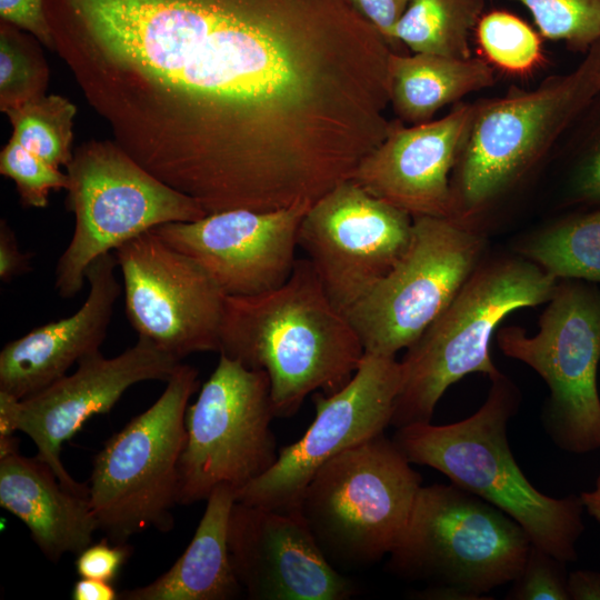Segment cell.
Returning <instances> with one entry per match:
<instances>
[{
	"mask_svg": "<svg viewBox=\"0 0 600 600\" xmlns=\"http://www.w3.org/2000/svg\"><path fill=\"white\" fill-rule=\"evenodd\" d=\"M116 144L207 213L313 203L376 146L390 47L349 0H44Z\"/></svg>",
	"mask_w": 600,
	"mask_h": 600,
	"instance_id": "obj_1",
	"label": "cell"
},
{
	"mask_svg": "<svg viewBox=\"0 0 600 600\" xmlns=\"http://www.w3.org/2000/svg\"><path fill=\"white\" fill-rule=\"evenodd\" d=\"M219 353L263 370L276 418H290L308 394L342 389L364 348L307 258L297 259L289 279L274 290L227 296Z\"/></svg>",
	"mask_w": 600,
	"mask_h": 600,
	"instance_id": "obj_2",
	"label": "cell"
},
{
	"mask_svg": "<svg viewBox=\"0 0 600 600\" xmlns=\"http://www.w3.org/2000/svg\"><path fill=\"white\" fill-rule=\"evenodd\" d=\"M490 380L486 401L470 417L441 426L407 424L397 428L393 441L411 463L441 472L451 483L502 510L522 527L532 544L566 563L574 562L584 531L581 497H549L528 480L507 433L520 392L502 373Z\"/></svg>",
	"mask_w": 600,
	"mask_h": 600,
	"instance_id": "obj_3",
	"label": "cell"
},
{
	"mask_svg": "<svg viewBox=\"0 0 600 600\" xmlns=\"http://www.w3.org/2000/svg\"><path fill=\"white\" fill-rule=\"evenodd\" d=\"M558 281L526 258L480 262L449 306L407 348L391 426L431 422L446 390L467 374L499 376L490 354L499 323L512 311L548 302Z\"/></svg>",
	"mask_w": 600,
	"mask_h": 600,
	"instance_id": "obj_4",
	"label": "cell"
},
{
	"mask_svg": "<svg viewBox=\"0 0 600 600\" xmlns=\"http://www.w3.org/2000/svg\"><path fill=\"white\" fill-rule=\"evenodd\" d=\"M600 93V40L571 72L478 101L451 174L454 219L472 223L544 156Z\"/></svg>",
	"mask_w": 600,
	"mask_h": 600,
	"instance_id": "obj_5",
	"label": "cell"
},
{
	"mask_svg": "<svg viewBox=\"0 0 600 600\" xmlns=\"http://www.w3.org/2000/svg\"><path fill=\"white\" fill-rule=\"evenodd\" d=\"M421 483L401 449L382 433L324 463L304 488L298 513L336 569L363 568L390 553Z\"/></svg>",
	"mask_w": 600,
	"mask_h": 600,
	"instance_id": "obj_6",
	"label": "cell"
},
{
	"mask_svg": "<svg viewBox=\"0 0 600 600\" xmlns=\"http://www.w3.org/2000/svg\"><path fill=\"white\" fill-rule=\"evenodd\" d=\"M530 547L527 532L502 510L451 482L436 483L420 488L387 569L487 600L518 577Z\"/></svg>",
	"mask_w": 600,
	"mask_h": 600,
	"instance_id": "obj_7",
	"label": "cell"
},
{
	"mask_svg": "<svg viewBox=\"0 0 600 600\" xmlns=\"http://www.w3.org/2000/svg\"><path fill=\"white\" fill-rule=\"evenodd\" d=\"M198 387V370L180 363L158 400L112 434L94 457L89 503L111 541L173 527L186 411Z\"/></svg>",
	"mask_w": 600,
	"mask_h": 600,
	"instance_id": "obj_8",
	"label": "cell"
},
{
	"mask_svg": "<svg viewBox=\"0 0 600 600\" xmlns=\"http://www.w3.org/2000/svg\"><path fill=\"white\" fill-rule=\"evenodd\" d=\"M67 173L66 207L76 224L54 271V289L64 299L82 290L87 269L98 257L158 226L208 214L112 142L81 146Z\"/></svg>",
	"mask_w": 600,
	"mask_h": 600,
	"instance_id": "obj_9",
	"label": "cell"
},
{
	"mask_svg": "<svg viewBox=\"0 0 600 600\" xmlns=\"http://www.w3.org/2000/svg\"><path fill=\"white\" fill-rule=\"evenodd\" d=\"M548 302L534 336L507 327L497 333L498 344L547 383L541 420L551 441L568 453H590L600 449V289L583 280H559Z\"/></svg>",
	"mask_w": 600,
	"mask_h": 600,
	"instance_id": "obj_10",
	"label": "cell"
},
{
	"mask_svg": "<svg viewBox=\"0 0 600 600\" xmlns=\"http://www.w3.org/2000/svg\"><path fill=\"white\" fill-rule=\"evenodd\" d=\"M484 246L472 223L413 218L403 254L344 313L364 352L396 357L417 341L480 264Z\"/></svg>",
	"mask_w": 600,
	"mask_h": 600,
	"instance_id": "obj_11",
	"label": "cell"
},
{
	"mask_svg": "<svg viewBox=\"0 0 600 600\" xmlns=\"http://www.w3.org/2000/svg\"><path fill=\"white\" fill-rule=\"evenodd\" d=\"M273 418L267 373L220 353L186 411L178 503L207 500L221 486L237 493L266 473L279 454Z\"/></svg>",
	"mask_w": 600,
	"mask_h": 600,
	"instance_id": "obj_12",
	"label": "cell"
},
{
	"mask_svg": "<svg viewBox=\"0 0 600 600\" xmlns=\"http://www.w3.org/2000/svg\"><path fill=\"white\" fill-rule=\"evenodd\" d=\"M402 368L396 357L364 352L351 380L339 391L313 393L316 416L302 437L279 450L274 464L236 493V501L298 512L301 494L329 460L391 426Z\"/></svg>",
	"mask_w": 600,
	"mask_h": 600,
	"instance_id": "obj_13",
	"label": "cell"
},
{
	"mask_svg": "<svg viewBox=\"0 0 600 600\" xmlns=\"http://www.w3.org/2000/svg\"><path fill=\"white\" fill-rule=\"evenodd\" d=\"M114 257L138 337L179 360L219 352L227 296L201 264L151 231L118 247Z\"/></svg>",
	"mask_w": 600,
	"mask_h": 600,
	"instance_id": "obj_14",
	"label": "cell"
},
{
	"mask_svg": "<svg viewBox=\"0 0 600 600\" xmlns=\"http://www.w3.org/2000/svg\"><path fill=\"white\" fill-rule=\"evenodd\" d=\"M413 218L349 179L313 202L299 228L308 256L334 307L346 313L406 251Z\"/></svg>",
	"mask_w": 600,
	"mask_h": 600,
	"instance_id": "obj_15",
	"label": "cell"
},
{
	"mask_svg": "<svg viewBox=\"0 0 600 600\" xmlns=\"http://www.w3.org/2000/svg\"><path fill=\"white\" fill-rule=\"evenodd\" d=\"M310 206L232 209L150 231L193 258L226 296L251 297L279 288L291 276L300 223Z\"/></svg>",
	"mask_w": 600,
	"mask_h": 600,
	"instance_id": "obj_16",
	"label": "cell"
},
{
	"mask_svg": "<svg viewBox=\"0 0 600 600\" xmlns=\"http://www.w3.org/2000/svg\"><path fill=\"white\" fill-rule=\"evenodd\" d=\"M179 364V359L141 337L114 358L92 353L78 362L72 374L21 400L19 430L34 442L36 457L66 489L89 497V484L76 481L62 464L63 442L94 414L109 412L131 386L149 380L167 382Z\"/></svg>",
	"mask_w": 600,
	"mask_h": 600,
	"instance_id": "obj_17",
	"label": "cell"
},
{
	"mask_svg": "<svg viewBox=\"0 0 600 600\" xmlns=\"http://www.w3.org/2000/svg\"><path fill=\"white\" fill-rule=\"evenodd\" d=\"M228 548L249 599L347 600L357 592L328 561L298 512L234 501Z\"/></svg>",
	"mask_w": 600,
	"mask_h": 600,
	"instance_id": "obj_18",
	"label": "cell"
},
{
	"mask_svg": "<svg viewBox=\"0 0 600 600\" xmlns=\"http://www.w3.org/2000/svg\"><path fill=\"white\" fill-rule=\"evenodd\" d=\"M472 114L459 103L438 120L404 127L392 121L383 141L351 180L376 198L416 217L454 219L451 174Z\"/></svg>",
	"mask_w": 600,
	"mask_h": 600,
	"instance_id": "obj_19",
	"label": "cell"
},
{
	"mask_svg": "<svg viewBox=\"0 0 600 600\" xmlns=\"http://www.w3.org/2000/svg\"><path fill=\"white\" fill-rule=\"evenodd\" d=\"M117 266L114 253L98 257L87 269L89 293L77 312L39 326L2 348L0 390L22 400L100 351L121 292Z\"/></svg>",
	"mask_w": 600,
	"mask_h": 600,
	"instance_id": "obj_20",
	"label": "cell"
},
{
	"mask_svg": "<svg viewBox=\"0 0 600 600\" xmlns=\"http://www.w3.org/2000/svg\"><path fill=\"white\" fill-rule=\"evenodd\" d=\"M0 506L27 526L51 561L78 554L99 529L89 497L66 489L46 463L18 451L0 459Z\"/></svg>",
	"mask_w": 600,
	"mask_h": 600,
	"instance_id": "obj_21",
	"label": "cell"
},
{
	"mask_svg": "<svg viewBox=\"0 0 600 600\" xmlns=\"http://www.w3.org/2000/svg\"><path fill=\"white\" fill-rule=\"evenodd\" d=\"M192 540L163 574L151 583L119 593L123 600H230L242 588L234 574L228 523L236 492L227 486L208 497Z\"/></svg>",
	"mask_w": 600,
	"mask_h": 600,
	"instance_id": "obj_22",
	"label": "cell"
},
{
	"mask_svg": "<svg viewBox=\"0 0 600 600\" xmlns=\"http://www.w3.org/2000/svg\"><path fill=\"white\" fill-rule=\"evenodd\" d=\"M388 74L390 104L411 126L430 121L441 108L494 83L491 64L478 57L391 51Z\"/></svg>",
	"mask_w": 600,
	"mask_h": 600,
	"instance_id": "obj_23",
	"label": "cell"
},
{
	"mask_svg": "<svg viewBox=\"0 0 600 600\" xmlns=\"http://www.w3.org/2000/svg\"><path fill=\"white\" fill-rule=\"evenodd\" d=\"M484 0H409L392 38L413 53L471 58L470 36Z\"/></svg>",
	"mask_w": 600,
	"mask_h": 600,
	"instance_id": "obj_24",
	"label": "cell"
},
{
	"mask_svg": "<svg viewBox=\"0 0 600 600\" xmlns=\"http://www.w3.org/2000/svg\"><path fill=\"white\" fill-rule=\"evenodd\" d=\"M520 251L557 280L600 283V207L551 224Z\"/></svg>",
	"mask_w": 600,
	"mask_h": 600,
	"instance_id": "obj_25",
	"label": "cell"
},
{
	"mask_svg": "<svg viewBox=\"0 0 600 600\" xmlns=\"http://www.w3.org/2000/svg\"><path fill=\"white\" fill-rule=\"evenodd\" d=\"M4 113L13 128L12 139L53 167H68L73 157V103L60 96H42Z\"/></svg>",
	"mask_w": 600,
	"mask_h": 600,
	"instance_id": "obj_26",
	"label": "cell"
},
{
	"mask_svg": "<svg viewBox=\"0 0 600 600\" xmlns=\"http://www.w3.org/2000/svg\"><path fill=\"white\" fill-rule=\"evenodd\" d=\"M474 36L483 59L507 73L526 76L543 60L541 34L509 11L481 14Z\"/></svg>",
	"mask_w": 600,
	"mask_h": 600,
	"instance_id": "obj_27",
	"label": "cell"
},
{
	"mask_svg": "<svg viewBox=\"0 0 600 600\" xmlns=\"http://www.w3.org/2000/svg\"><path fill=\"white\" fill-rule=\"evenodd\" d=\"M48 67L38 50L7 24L0 32V109H16L44 96Z\"/></svg>",
	"mask_w": 600,
	"mask_h": 600,
	"instance_id": "obj_28",
	"label": "cell"
},
{
	"mask_svg": "<svg viewBox=\"0 0 600 600\" xmlns=\"http://www.w3.org/2000/svg\"><path fill=\"white\" fill-rule=\"evenodd\" d=\"M524 6L549 40L587 52L600 40V0H516Z\"/></svg>",
	"mask_w": 600,
	"mask_h": 600,
	"instance_id": "obj_29",
	"label": "cell"
},
{
	"mask_svg": "<svg viewBox=\"0 0 600 600\" xmlns=\"http://www.w3.org/2000/svg\"><path fill=\"white\" fill-rule=\"evenodd\" d=\"M0 172L17 187L26 207L44 208L51 191L67 189L68 173L10 139L0 153Z\"/></svg>",
	"mask_w": 600,
	"mask_h": 600,
	"instance_id": "obj_30",
	"label": "cell"
},
{
	"mask_svg": "<svg viewBox=\"0 0 600 600\" xmlns=\"http://www.w3.org/2000/svg\"><path fill=\"white\" fill-rule=\"evenodd\" d=\"M588 120L577 144L569 176V197L580 204L600 207V93L583 111Z\"/></svg>",
	"mask_w": 600,
	"mask_h": 600,
	"instance_id": "obj_31",
	"label": "cell"
},
{
	"mask_svg": "<svg viewBox=\"0 0 600 600\" xmlns=\"http://www.w3.org/2000/svg\"><path fill=\"white\" fill-rule=\"evenodd\" d=\"M566 562L531 543L509 600H570Z\"/></svg>",
	"mask_w": 600,
	"mask_h": 600,
	"instance_id": "obj_32",
	"label": "cell"
},
{
	"mask_svg": "<svg viewBox=\"0 0 600 600\" xmlns=\"http://www.w3.org/2000/svg\"><path fill=\"white\" fill-rule=\"evenodd\" d=\"M130 553L131 548L127 542H113L106 537L97 543H90L77 554V573L81 578L112 582Z\"/></svg>",
	"mask_w": 600,
	"mask_h": 600,
	"instance_id": "obj_33",
	"label": "cell"
},
{
	"mask_svg": "<svg viewBox=\"0 0 600 600\" xmlns=\"http://www.w3.org/2000/svg\"><path fill=\"white\" fill-rule=\"evenodd\" d=\"M0 16L6 22L29 31L40 42L54 49L43 0H0Z\"/></svg>",
	"mask_w": 600,
	"mask_h": 600,
	"instance_id": "obj_34",
	"label": "cell"
},
{
	"mask_svg": "<svg viewBox=\"0 0 600 600\" xmlns=\"http://www.w3.org/2000/svg\"><path fill=\"white\" fill-rule=\"evenodd\" d=\"M349 2L396 51L397 44L392 32L409 0H349Z\"/></svg>",
	"mask_w": 600,
	"mask_h": 600,
	"instance_id": "obj_35",
	"label": "cell"
},
{
	"mask_svg": "<svg viewBox=\"0 0 600 600\" xmlns=\"http://www.w3.org/2000/svg\"><path fill=\"white\" fill-rule=\"evenodd\" d=\"M32 254L19 249L14 231L2 219L0 221V279L10 282L13 278L31 270Z\"/></svg>",
	"mask_w": 600,
	"mask_h": 600,
	"instance_id": "obj_36",
	"label": "cell"
},
{
	"mask_svg": "<svg viewBox=\"0 0 600 600\" xmlns=\"http://www.w3.org/2000/svg\"><path fill=\"white\" fill-rule=\"evenodd\" d=\"M570 600H600V573L592 570H574L568 574Z\"/></svg>",
	"mask_w": 600,
	"mask_h": 600,
	"instance_id": "obj_37",
	"label": "cell"
},
{
	"mask_svg": "<svg viewBox=\"0 0 600 600\" xmlns=\"http://www.w3.org/2000/svg\"><path fill=\"white\" fill-rule=\"evenodd\" d=\"M73 600H116L119 599L114 587L111 582L81 578L72 589Z\"/></svg>",
	"mask_w": 600,
	"mask_h": 600,
	"instance_id": "obj_38",
	"label": "cell"
},
{
	"mask_svg": "<svg viewBox=\"0 0 600 600\" xmlns=\"http://www.w3.org/2000/svg\"><path fill=\"white\" fill-rule=\"evenodd\" d=\"M21 399L0 390V438L11 437L19 430Z\"/></svg>",
	"mask_w": 600,
	"mask_h": 600,
	"instance_id": "obj_39",
	"label": "cell"
},
{
	"mask_svg": "<svg viewBox=\"0 0 600 600\" xmlns=\"http://www.w3.org/2000/svg\"><path fill=\"white\" fill-rule=\"evenodd\" d=\"M580 497L584 510L600 523V472L596 479L593 489L581 492Z\"/></svg>",
	"mask_w": 600,
	"mask_h": 600,
	"instance_id": "obj_40",
	"label": "cell"
}]
</instances>
